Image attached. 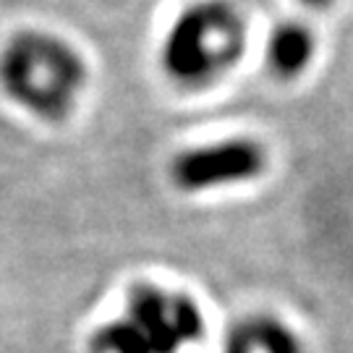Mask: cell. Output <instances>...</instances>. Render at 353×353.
<instances>
[{"instance_id":"277c9868","label":"cell","mask_w":353,"mask_h":353,"mask_svg":"<svg viewBox=\"0 0 353 353\" xmlns=\"http://www.w3.org/2000/svg\"><path fill=\"white\" fill-rule=\"evenodd\" d=\"M126 319L144 332L152 353H178L181 345L204 338L202 306L154 283H134L126 290Z\"/></svg>"},{"instance_id":"52a82bcc","label":"cell","mask_w":353,"mask_h":353,"mask_svg":"<svg viewBox=\"0 0 353 353\" xmlns=\"http://www.w3.org/2000/svg\"><path fill=\"white\" fill-rule=\"evenodd\" d=\"M92 353H152L150 341L144 338L131 319L121 316L113 322H105L102 327L94 330L92 341H89Z\"/></svg>"},{"instance_id":"ba28073f","label":"cell","mask_w":353,"mask_h":353,"mask_svg":"<svg viewBox=\"0 0 353 353\" xmlns=\"http://www.w3.org/2000/svg\"><path fill=\"white\" fill-rule=\"evenodd\" d=\"M223 353H254L252 345H249V341H246V335H243V330H241L239 322L228 325L225 338H223Z\"/></svg>"},{"instance_id":"9c48e42d","label":"cell","mask_w":353,"mask_h":353,"mask_svg":"<svg viewBox=\"0 0 353 353\" xmlns=\"http://www.w3.org/2000/svg\"><path fill=\"white\" fill-rule=\"evenodd\" d=\"M303 6H309V8H314V11H325L332 6V0H301Z\"/></svg>"},{"instance_id":"8992f818","label":"cell","mask_w":353,"mask_h":353,"mask_svg":"<svg viewBox=\"0 0 353 353\" xmlns=\"http://www.w3.org/2000/svg\"><path fill=\"white\" fill-rule=\"evenodd\" d=\"M236 322L241 325L254 353H306L301 335L270 312L241 316Z\"/></svg>"},{"instance_id":"7a4b0ae2","label":"cell","mask_w":353,"mask_h":353,"mask_svg":"<svg viewBox=\"0 0 353 353\" xmlns=\"http://www.w3.org/2000/svg\"><path fill=\"white\" fill-rule=\"evenodd\" d=\"M246 52V19L228 0H196L168 26L160 68L178 89L199 92L217 84Z\"/></svg>"},{"instance_id":"6da1fadb","label":"cell","mask_w":353,"mask_h":353,"mask_svg":"<svg viewBox=\"0 0 353 353\" xmlns=\"http://www.w3.org/2000/svg\"><path fill=\"white\" fill-rule=\"evenodd\" d=\"M87 81V61L58 34L21 29L0 48V92L37 121L63 123Z\"/></svg>"},{"instance_id":"5b68a950","label":"cell","mask_w":353,"mask_h":353,"mask_svg":"<svg viewBox=\"0 0 353 353\" xmlns=\"http://www.w3.org/2000/svg\"><path fill=\"white\" fill-rule=\"evenodd\" d=\"M316 55L314 32L303 21H283L270 32L265 48L267 71L280 81H293L312 65Z\"/></svg>"},{"instance_id":"3957f363","label":"cell","mask_w":353,"mask_h":353,"mask_svg":"<svg viewBox=\"0 0 353 353\" xmlns=\"http://www.w3.org/2000/svg\"><path fill=\"white\" fill-rule=\"evenodd\" d=\"M267 147L252 137L207 141L181 150L168 168L170 183L183 194L225 189L256 181L267 170Z\"/></svg>"}]
</instances>
